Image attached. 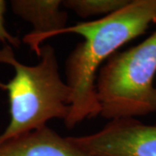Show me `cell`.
<instances>
[{"label":"cell","mask_w":156,"mask_h":156,"mask_svg":"<svg viewBox=\"0 0 156 156\" xmlns=\"http://www.w3.org/2000/svg\"><path fill=\"white\" fill-rule=\"evenodd\" d=\"M156 23V0H130L108 16L67 26L58 35L75 33L84 38L65 62L66 83L72 95L69 113L63 121L72 129L85 119L100 115L95 82L107 60L131 40Z\"/></svg>","instance_id":"1"},{"label":"cell","mask_w":156,"mask_h":156,"mask_svg":"<svg viewBox=\"0 0 156 156\" xmlns=\"http://www.w3.org/2000/svg\"><path fill=\"white\" fill-rule=\"evenodd\" d=\"M38 56L36 65H26L16 59L11 45L0 49V63L15 70L11 81L0 87L8 91L11 115L0 141L42 128L51 119L64 121L69 113L72 91L62 79L55 49L44 45Z\"/></svg>","instance_id":"2"},{"label":"cell","mask_w":156,"mask_h":156,"mask_svg":"<svg viewBox=\"0 0 156 156\" xmlns=\"http://www.w3.org/2000/svg\"><path fill=\"white\" fill-rule=\"evenodd\" d=\"M156 30L134 47L117 51L98 71L100 115L108 120L156 113Z\"/></svg>","instance_id":"3"},{"label":"cell","mask_w":156,"mask_h":156,"mask_svg":"<svg viewBox=\"0 0 156 156\" xmlns=\"http://www.w3.org/2000/svg\"><path fill=\"white\" fill-rule=\"evenodd\" d=\"M70 138L94 156H156V124L137 118L110 120L94 134Z\"/></svg>","instance_id":"4"},{"label":"cell","mask_w":156,"mask_h":156,"mask_svg":"<svg viewBox=\"0 0 156 156\" xmlns=\"http://www.w3.org/2000/svg\"><path fill=\"white\" fill-rule=\"evenodd\" d=\"M11 5L16 15L32 24L23 40L37 56L46 39L58 36L68 26V13L61 9L60 0H13Z\"/></svg>","instance_id":"5"},{"label":"cell","mask_w":156,"mask_h":156,"mask_svg":"<svg viewBox=\"0 0 156 156\" xmlns=\"http://www.w3.org/2000/svg\"><path fill=\"white\" fill-rule=\"evenodd\" d=\"M0 156H94L45 125L0 141Z\"/></svg>","instance_id":"6"},{"label":"cell","mask_w":156,"mask_h":156,"mask_svg":"<svg viewBox=\"0 0 156 156\" xmlns=\"http://www.w3.org/2000/svg\"><path fill=\"white\" fill-rule=\"evenodd\" d=\"M130 0H64L62 5L81 17L109 15L121 10Z\"/></svg>","instance_id":"7"},{"label":"cell","mask_w":156,"mask_h":156,"mask_svg":"<svg viewBox=\"0 0 156 156\" xmlns=\"http://www.w3.org/2000/svg\"><path fill=\"white\" fill-rule=\"evenodd\" d=\"M6 2L0 0V43L5 44H9L15 47H19L21 44L20 40L17 37L12 36L5 27V14L6 11Z\"/></svg>","instance_id":"8"}]
</instances>
